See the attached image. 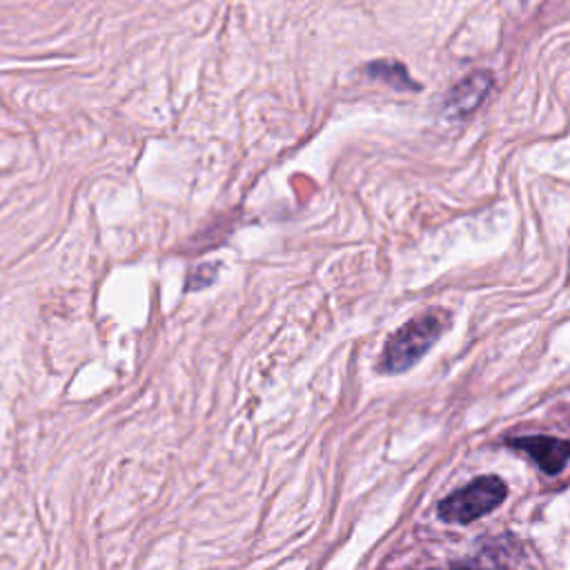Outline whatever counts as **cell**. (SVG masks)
<instances>
[{
	"mask_svg": "<svg viewBox=\"0 0 570 570\" xmlns=\"http://www.w3.org/2000/svg\"><path fill=\"white\" fill-rule=\"evenodd\" d=\"M448 309H428L421 316L403 323L385 343L381 356V370L385 374H399L410 370L450 327Z\"/></svg>",
	"mask_w": 570,
	"mask_h": 570,
	"instance_id": "1",
	"label": "cell"
},
{
	"mask_svg": "<svg viewBox=\"0 0 570 570\" xmlns=\"http://www.w3.org/2000/svg\"><path fill=\"white\" fill-rule=\"evenodd\" d=\"M505 494L508 488L499 476H479L461 490L448 494L439 503V517L448 523H470L503 503Z\"/></svg>",
	"mask_w": 570,
	"mask_h": 570,
	"instance_id": "2",
	"label": "cell"
},
{
	"mask_svg": "<svg viewBox=\"0 0 570 570\" xmlns=\"http://www.w3.org/2000/svg\"><path fill=\"white\" fill-rule=\"evenodd\" d=\"M512 448L523 450L546 474H557L570 461V441L557 436H517L508 441Z\"/></svg>",
	"mask_w": 570,
	"mask_h": 570,
	"instance_id": "3",
	"label": "cell"
},
{
	"mask_svg": "<svg viewBox=\"0 0 570 570\" xmlns=\"http://www.w3.org/2000/svg\"><path fill=\"white\" fill-rule=\"evenodd\" d=\"M490 87H492V76L483 69L465 76L450 89L445 98V114L452 118L470 116L488 98Z\"/></svg>",
	"mask_w": 570,
	"mask_h": 570,
	"instance_id": "4",
	"label": "cell"
},
{
	"mask_svg": "<svg viewBox=\"0 0 570 570\" xmlns=\"http://www.w3.org/2000/svg\"><path fill=\"white\" fill-rule=\"evenodd\" d=\"M365 73H367L370 78H379V80L392 85L394 89H410V91H416V89H419L416 82L407 76L405 67H403L401 62H396V60H379V62H372V65L365 69Z\"/></svg>",
	"mask_w": 570,
	"mask_h": 570,
	"instance_id": "5",
	"label": "cell"
},
{
	"mask_svg": "<svg viewBox=\"0 0 570 570\" xmlns=\"http://www.w3.org/2000/svg\"><path fill=\"white\" fill-rule=\"evenodd\" d=\"M452 570H488V568H483V566L476 563V561H461V563L452 566Z\"/></svg>",
	"mask_w": 570,
	"mask_h": 570,
	"instance_id": "6",
	"label": "cell"
}]
</instances>
